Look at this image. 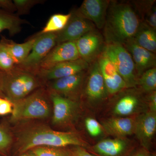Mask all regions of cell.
<instances>
[{"label": "cell", "mask_w": 156, "mask_h": 156, "mask_svg": "<svg viewBox=\"0 0 156 156\" xmlns=\"http://www.w3.org/2000/svg\"><path fill=\"white\" fill-rule=\"evenodd\" d=\"M103 52L114 65L127 88H136L138 77L135 65L124 45L119 43L106 44Z\"/></svg>", "instance_id": "cell-5"}, {"label": "cell", "mask_w": 156, "mask_h": 156, "mask_svg": "<svg viewBox=\"0 0 156 156\" xmlns=\"http://www.w3.org/2000/svg\"><path fill=\"white\" fill-rule=\"evenodd\" d=\"M71 16V12L64 14H53L50 17L43 30L37 34L56 33L62 30L67 24Z\"/></svg>", "instance_id": "cell-24"}, {"label": "cell", "mask_w": 156, "mask_h": 156, "mask_svg": "<svg viewBox=\"0 0 156 156\" xmlns=\"http://www.w3.org/2000/svg\"><path fill=\"white\" fill-rule=\"evenodd\" d=\"M36 40L32 49L24 61L17 66L36 74L42 60L57 44L56 34H36Z\"/></svg>", "instance_id": "cell-6"}, {"label": "cell", "mask_w": 156, "mask_h": 156, "mask_svg": "<svg viewBox=\"0 0 156 156\" xmlns=\"http://www.w3.org/2000/svg\"><path fill=\"white\" fill-rule=\"evenodd\" d=\"M136 88H127L119 92L113 112L119 117H128L137 113L144 104L142 92Z\"/></svg>", "instance_id": "cell-10"}, {"label": "cell", "mask_w": 156, "mask_h": 156, "mask_svg": "<svg viewBox=\"0 0 156 156\" xmlns=\"http://www.w3.org/2000/svg\"><path fill=\"white\" fill-rule=\"evenodd\" d=\"M131 156H150L146 149H140L134 153Z\"/></svg>", "instance_id": "cell-38"}, {"label": "cell", "mask_w": 156, "mask_h": 156, "mask_svg": "<svg viewBox=\"0 0 156 156\" xmlns=\"http://www.w3.org/2000/svg\"><path fill=\"white\" fill-rule=\"evenodd\" d=\"M134 61L138 79L143 73L152 68L156 67L155 53L140 47L132 39L123 44Z\"/></svg>", "instance_id": "cell-17"}, {"label": "cell", "mask_w": 156, "mask_h": 156, "mask_svg": "<svg viewBox=\"0 0 156 156\" xmlns=\"http://www.w3.org/2000/svg\"><path fill=\"white\" fill-rule=\"evenodd\" d=\"M80 58L75 41L57 44L42 60L37 73L40 70L48 69L59 63Z\"/></svg>", "instance_id": "cell-11"}, {"label": "cell", "mask_w": 156, "mask_h": 156, "mask_svg": "<svg viewBox=\"0 0 156 156\" xmlns=\"http://www.w3.org/2000/svg\"><path fill=\"white\" fill-rule=\"evenodd\" d=\"M97 61L109 95H115L128 88L115 66L105 53L103 52Z\"/></svg>", "instance_id": "cell-14"}, {"label": "cell", "mask_w": 156, "mask_h": 156, "mask_svg": "<svg viewBox=\"0 0 156 156\" xmlns=\"http://www.w3.org/2000/svg\"><path fill=\"white\" fill-rule=\"evenodd\" d=\"M29 23L28 21L21 19L16 14L0 9V33L3 31L8 30L9 34L13 36L20 32L23 25Z\"/></svg>", "instance_id": "cell-23"}, {"label": "cell", "mask_w": 156, "mask_h": 156, "mask_svg": "<svg viewBox=\"0 0 156 156\" xmlns=\"http://www.w3.org/2000/svg\"><path fill=\"white\" fill-rule=\"evenodd\" d=\"M36 39L37 37L34 36L24 43L17 44L2 36L0 41L5 46L15 64L17 65L24 61L28 56Z\"/></svg>", "instance_id": "cell-21"}, {"label": "cell", "mask_w": 156, "mask_h": 156, "mask_svg": "<svg viewBox=\"0 0 156 156\" xmlns=\"http://www.w3.org/2000/svg\"><path fill=\"white\" fill-rule=\"evenodd\" d=\"M16 9L15 14L17 16L28 14L31 9L39 4L45 2L44 0H13Z\"/></svg>", "instance_id": "cell-28"}, {"label": "cell", "mask_w": 156, "mask_h": 156, "mask_svg": "<svg viewBox=\"0 0 156 156\" xmlns=\"http://www.w3.org/2000/svg\"><path fill=\"white\" fill-rule=\"evenodd\" d=\"M110 0H84L77 14L92 22L98 29H102L106 20Z\"/></svg>", "instance_id": "cell-13"}, {"label": "cell", "mask_w": 156, "mask_h": 156, "mask_svg": "<svg viewBox=\"0 0 156 156\" xmlns=\"http://www.w3.org/2000/svg\"><path fill=\"white\" fill-rule=\"evenodd\" d=\"M41 80L34 73L16 65L12 70L5 73L3 93L11 102L22 99L41 86Z\"/></svg>", "instance_id": "cell-3"}, {"label": "cell", "mask_w": 156, "mask_h": 156, "mask_svg": "<svg viewBox=\"0 0 156 156\" xmlns=\"http://www.w3.org/2000/svg\"><path fill=\"white\" fill-rule=\"evenodd\" d=\"M89 66L87 62L80 58L59 63L48 69L39 71L36 74L41 80L50 82L87 71Z\"/></svg>", "instance_id": "cell-12"}, {"label": "cell", "mask_w": 156, "mask_h": 156, "mask_svg": "<svg viewBox=\"0 0 156 156\" xmlns=\"http://www.w3.org/2000/svg\"><path fill=\"white\" fill-rule=\"evenodd\" d=\"M133 39L140 47L156 53V30L141 21Z\"/></svg>", "instance_id": "cell-22"}, {"label": "cell", "mask_w": 156, "mask_h": 156, "mask_svg": "<svg viewBox=\"0 0 156 156\" xmlns=\"http://www.w3.org/2000/svg\"><path fill=\"white\" fill-rule=\"evenodd\" d=\"M136 117H118L110 118L101 123L103 130L109 135L126 138L134 134Z\"/></svg>", "instance_id": "cell-19"}, {"label": "cell", "mask_w": 156, "mask_h": 156, "mask_svg": "<svg viewBox=\"0 0 156 156\" xmlns=\"http://www.w3.org/2000/svg\"><path fill=\"white\" fill-rule=\"evenodd\" d=\"M75 43L80 57L89 65L97 60L106 44L103 35L97 29L85 34Z\"/></svg>", "instance_id": "cell-8"}, {"label": "cell", "mask_w": 156, "mask_h": 156, "mask_svg": "<svg viewBox=\"0 0 156 156\" xmlns=\"http://www.w3.org/2000/svg\"><path fill=\"white\" fill-rule=\"evenodd\" d=\"M142 92L149 93L156 90V67L147 69L139 77L137 86Z\"/></svg>", "instance_id": "cell-25"}, {"label": "cell", "mask_w": 156, "mask_h": 156, "mask_svg": "<svg viewBox=\"0 0 156 156\" xmlns=\"http://www.w3.org/2000/svg\"><path fill=\"white\" fill-rule=\"evenodd\" d=\"M70 152L71 156H95L82 147L76 146Z\"/></svg>", "instance_id": "cell-36"}, {"label": "cell", "mask_w": 156, "mask_h": 156, "mask_svg": "<svg viewBox=\"0 0 156 156\" xmlns=\"http://www.w3.org/2000/svg\"><path fill=\"white\" fill-rule=\"evenodd\" d=\"M141 21L131 2L111 1L103 28L105 43L124 44L134 37Z\"/></svg>", "instance_id": "cell-1"}, {"label": "cell", "mask_w": 156, "mask_h": 156, "mask_svg": "<svg viewBox=\"0 0 156 156\" xmlns=\"http://www.w3.org/2000/svg\"><path fill=\"white\" fill-rule=\"evenodd\" d=\"M129 146V141L127 138L115 137L101 140L92 150L101 156H121L127 151Z\"/></svg>", "instance_id": "cell-20"}, {"label": "cell", "mask_w": 156, "mask_h": 156, "mask_svg": "<svg viewBox=\"0 0 156 156\" xmlns=\"http://www.w3.org/2000/svg\"><path fill=\"white\" fill-rule=\"evenodd\" d=\"M146 101L147 103L149 111L156 113V92L153 91L147 93Z\"/></svg>", "instance_id": "cell-34"}, {"label": "cell", "mask_w": 156, "mask_h": 156, "mask_svg": "<svg viewBox=\"0 0 156 156\" xmlns=\"http://www.w3.org/2000/svg\"><path fill=\"white\" fill-rule=\"evenodd\" d=\"M17 148L23 154L38 147H64L69 145L85 147L88 144L74 132L54 131L44 126L30 127L17 136Z\"/></svg>", "instance_id": "cell-2"}, {"label": "cell", "mask_w": 156, "mask_h": 156, "mask_svg": "<svg viewBox=\"0 0 156 156\" xmlns=\"http://www.w3.org/2000/svg\"><path fill=\"white\" fill-rule=\"evenodd\" d=\"M87 70L51 81L50 91L70 99L82 94Z\"/></svg>", "instance_id": "cell-16"}, {"label": "cell", "mask_w": 156, "mask_h": 156, "mask_svg": "<svg viewBox=\"0 0 156 156\" xmlns=\"http://www.w3.org/2000/svg\"><path fill=\"white\" fill-rule=\"evenodd\" d=\"M16 65L5 46L0 41V71L5 73H9Z\"/></svg>", "instance_id": "cell-27"}, {"label": "cell", "mask_w": 156, "mask_h": 156, "mask_svg": "<svg viewBox=\"0 0 156 156\" xmlns=\"http://www.w3.org/2000/svg\"><path fill=\"white\" fill-rule=\"evenodd\" d=\"M12 136L5 125L0 124V155H6L12 144Z\"/></svg>", "instance_id": "cell-29"}, {"label": "cell", "mask_w": 156, "mask_h": 156, "mask_svg": "<svg viewBox=\"0 0 156 156\" xmlns=\"http://www.w3.org/2000/svg\"><path fill=\"white\" fill-rule=\"evenodd\" d=\"M4 76H5V73L0 71V97L5 98L3 93V90Z\"/></svg>", "instance_id": "cell-37"}, {"label": "cell", "mask_w": 156, "mask_h": 156, "mask_svg": "<svg viewBox=\"0 0 156 156\" xmlns=\"http://www.w3.org/2000/svg\"><path fill=\"white\" fill-rule=\"evenodd\" d=\"M71 16L62 30L56 33L57 44L68 41H75L85 34L96 29L91 21L77 14L75 10L71 12Z\"/></svg>", "instance_id": "cell-9"}, {"label": "cell", "mask_w": 156, "mask_h": 156, "mask_svg": "<svg viewBox=\"0 0 156 156\" xmlns=\"http://www.w3.org/2000/svg\"><path fill=\"white\" fill-rule=\"evenodd\" d=\"M85 126L89 134L91 136L96 137L99 136L103 131L102 126L92 118H88L85 120Z\"/></svg>", "instance_id": "cell-31"}, {"label": "cell", "mask_w": 156, "mask_h": 156, "mask_svg": "<svg viewBox=\"0 0 156 156\" xmlns=\"http://www.w3.org/2000/svg\"><path fill=\"white\" fill-rule=\"evenodd\" d=\"M156 131V113L148 111L136 117L134 134L144 148L150 146Z\"/></svg>", "instance_id": "cell-18"}, {"label": "cell", "mask_w": 156, "mask_h": 156, "mask_svg": "<svg viewBox=\"0 0 156 156\" xmlns=\"http://www.w3.org/2000/svg\"><path fill=\"white\" fill-rule=\"evenodd\" d=\"M30 151L35 156H71L70 151L62 147H38Z\"/></svg>", "instance_id": "cell-26"}, {"label": "cell", "mask_w": 156, "mask_h": 156, "mask_svg": "<svg viewBox=\"0 0 156 156\" xmlns=\"http://www.w3.org/2000/svg\"><path fill=\"white\" fill-rule=\"evenodd\" d=\"M47 92L39 89L20 100L12 102L13 122L33 119H46L50 114Z\"/></svg>", "instance_id": "cell-4"}, {"label": "cell", "mask_w": 156, "mask_h": 156, "mask_svg": "<svg viewBox=\"0 0 156 156\" xmlns=\"http://www.w3.org/2000/svg\"><path fill=\"white\" fill-rule=\"evenodd\" d=\"M156 1H136L131 2L141 21H143L151 9L155 5Z\"/></svg>", "instance_id": "cell-30"}, {"label": "cell", "mask_w": 156, "mask_h": 156, "mask_svg": "<svg viewBox=\"0 0 156 156\" xmlns=\"http://www.w3.org/2000/svg\"><path fill=\"white\" fill-rule=\"evenodd\" d=\"M2 98H3L0 97V101H1V99H2Z\"/></svg>", "instance_id": "cell-40"}, {"label": "cell", "mask_w": 156, "mask_h": 156, "mask_svg": "<svg viewBox=\"0 0 156 156\" xmlns=\"http://www.w3.org/2000/svg\"><path fill=\"white\" fill-rule=\"evenodd\" d=\"M13 104L10 100L5 98H2L0 101V115L12 113Z\"/></svg>", "instance_id": "cell-32"}, {"label": "cell", "mask_w": 156, "mask_h": 156, "mask_svg": "<svg viewBox=\"0 0 156 156\" xmlns=\"http://www.w3.org/2000/svg\"><path fill=\"white\" fill-rule=\"evenodd\" d=\"M81 94L92 104L102 102L108 97L109 94L97 60L89 66Z\"/></svg>", "instance_id": "cell-7"}, {"label": "cell", "mask_w": 156, "mask_h": 156, "mask_svg": "<svg viewBox=\"0 0 156 156\" xmlns=\"http://www.w3.org/2000/svg\"><path fill=\"white\" fill-rule=\"evenodd\" d=\"M143 21L145 22L151 28L156 30V8L155 5L153 7L147 15Z\"/></svg>", "instance_id": "cell-33"}, {"label": "cell", "mask_w": 156, "mask_h": 156, "mask_svg": "<svg viewBox=\"0 0 156 156\" xmlns=\"http://www.w3.org/2000/svg\"><path fill=\"white\" fill-rule=\"evenodd\" d=\"M0 9L14 14L16 11V8L12 0H0Z\"/></svg>", "instance_id": "cell-35"}, {"label": "cell", "mask_w": 156, "mask_h": 156, "mask_svg": "<svg viewBox=\"0 0 156 156\" xmlns=\"http://www.w3.org/2000/svg\"><path fill=\"white\" fill-rule=\"evenodd\" d=\"M50 97L53 106L52 119L53 125L61 126L71 122L76 113L78 108L76 102L73 99L51 91Z\"/></svg>", "instance_id": "cell-15"}, {"label": "cell", "mask_w": 156, "mask_h": 156, "mask_svg": "<svg viewBox=\"0 0 156 156\" xmlns=\"http://www.w3.org/2000/svg\"><path fill=\"white\" fill-rule=\"evenodd\" d=\"M20 156H35L31 151L27 152L24 153L22 154Z\"/></svg>", "instance_id": "cell-39"}]
</instances>
